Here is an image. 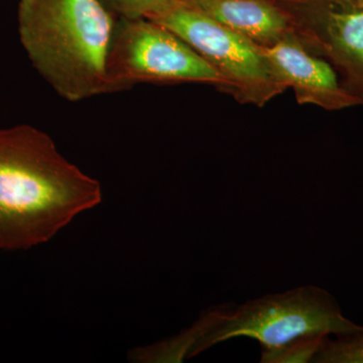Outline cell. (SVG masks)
<instances>
[{
    "label": "cell",
    "mask_w": 363,
    "mask_h": 363,
    "mask_svg": "<svg viewBox=\"0 0 363 363\" xmlns=\"http://www.w3.org/2000/svg\"><path fill=\"white\" fill-rule=\"evenodd\" d=\"M102 201L99 182L28 124L0 130V250L44 245Z\"/></svg>",
    "instance_id": "1"
},
{
    "label": "cell",
    "mask_w": 363,
    "mask_h": 363,
    "mask_svg": "<svg viewBox=\"0 0 363 363\" xmlns=\"http://www.w3.org/2000/svg\"><path fill=\"white\" fill-rule=\"evenodd\" d=\"M362 330V325L344 316L330 293L302 286L241 305L214 306L178 335L133 351V358L138 362H182L229 339L248 337L262 346L260 362L272 363L298 344Z\"/></svg>",
    "instance_id": "2"
},
{
    "label": "cell",
    "mask_w": 363,
    "mask_h": 363,
    "mask_svg": "<svg viewBox=\"0 0 363 363\" xmlns=\"http://www.w3.org/2000/svg\"><path fill=\"white\" fill-rule=\"evenodd\" d=\"M117 16L100 0H18V35L33 68L68 100L108 93Z\"/></svg>",
    "instance_id": "3"
},
{
    "label": "cell",
    "mask_w": 363,
    "mask_h": 363,
    "mask_svg": "<svg viewBox=\"0 0 363 363\" xmlns=\"http://www.w3.org/2000/svg\"><path fill=\"white\" fill-rule=\"evenodd\" d=\"M108 93L138 83H202L225 91V80L175 33L149 18H117L106 62Z\"/></svg>",
    "instance_id": "4"
},
{
    "label": "cell",
    "mask_w": 363,
    "mask_h": 363,
    "mask_svg": "<svg viewBox=\"0 0 363 363\" xmlns=\"http://www.w3.org/2000/svg\"><path fill=\"white\" fill-rule=\"evenodd\" d=\"M156 21L185 40L225 80V92L242 104L262 107L288 88L274 75L264 48L206 14L169 0Z\"/></svg>",
    "instance_id": "5"
},
{
    "label": "cell",
    "mask_w": 363,
    "mask_h": 363,
    "mask_svg": "<svg viewBox=\"0 0 363 363\" xmlns=\"http://www.w3.org/2000/svg\"><path fill=\"white\" fill-rule=\"evenodd\" d=\"M298 40L342 76L363 100V9L341 0H281Z\"/></svg>",
    "instance_id": "6"
},
{
    "label": "cell",
    "mask_w": 363,
    "mask_h": 363,
    "mask_svg": "<svg viewBox=\"0 0 363 363\" xmlns=\"http://www.w3.org/2000/svg\"><path fill=\"white\" fill-rule=\"evenodd\" d=\"M264 50L274 75L286 88H292L298 104L330 111L363 104L339 83L333 67L308 51L297 35Z\"/></svg>",
    "instance_id": "7"
},
{
    "label": "cell",
    "mask_w": 363,
    "mask_h": 363,
    "mask_svg": "<svg viewBox=\"0 0 363 363\" xmlns=\"http://www.w3.org/2000/svg\"><path fill=\"white\" fill-rule=\"evenodd\" d=\"M262 48L296 37L290 16L276 0H179Z\"/></svg>",
    "instance_id": "8"
},
{
    "label": "cell",
    "mask_w": 363,
    "mask_h": 363,
    "mask_svg": "<svg viewBox=\"0 0 363 363\" xmlns=\"http://www.w3.org/2000/svg\"><path fill=\"white\" fill-rule=\"evenodd\" d=\"M312 363H363V330L324 338Z\"/></svg>",
    "instance_id": "9"
},
{
    "label": "cell",
    "mask_w": 363,
    "mask_h": 363,
    "mask_svg": "<svg viewBox=\"0 0 363 363\" xmlns=\"http://www.w3.org/2000/svg\"><path fill=\"white\" fill-rule=\"evenodd\" d=\"M117 18H152L168 6L169 0H100Z\"/></svg>",
    "instance_id": "10"
},
{
    "label": "cell",
    "mask_w": 363,
    "mask_h": 363,
    "mask_svg": "<svg viewBox=\"0 0 363 363\" xmlns=\"http://www.w3.org/2000/svg\"><path fill=\"white\" fill-rule=\"evenodd\" d=\"M342 1L347 2V4H352V6L363 9V0H342Z\"/></svg>",
    "instance_id": "11"
}]
</instances>
